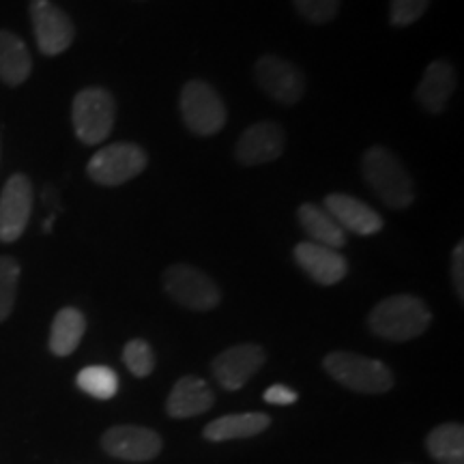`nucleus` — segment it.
I'll use <instances>...</instances> for the list:
<instances>
[{
  "mask_svg": "<svg viewBox=\"0 0 464 464\" xmlns=\"http://www.w3.org/2000/svg\"><path fill=\"white\" fill-rule=\"evenodd\" d=\"M432 314L428 305L413 295H396L382 299L370 312V332L390 342H409L430 327Z\"/></svg>",
  "mask_w": 464,
  "mask_h": 464,
  "instance_id": "obj_1",
  "label": "nucleus"
},
{
  "mask_svg": "<svg viewBox=\"0 0 464 464\" xmlns=\"http://www.w3.org/2000/svg\"><path fill=\"white\" fill-rule=\"evenodd\" d=\"M363 179L374 194L392 208H406L415 200V185L409 172L392 150L372 147L365 150L362 161Z\"/></svg>",
  "mask_w": 464,
  "mask_h": 464,
  "instance_id": "obj_2",
  "label": "nucleus"
},
{
  "mask_svg": "<svg viewBox=\"0 0 464 464\" xmlns=\"http://www.w3.org/2000/svg\"><path fill=\"white\" fill-rule=\"evenodd\" d=\"M324 372L357 393H387L393 387V374L379 359L357 355V353L335 351L323 359Z\"/></svg>",
  "mask_w": 464,
  "mask_h": 464,
  "instance_id": "obj_3",
  "label": "nucleus"
},
{
  "mask_svg": "<svg viewBox=\"0 0 464 464\" xmlns=\"http://www.w3.org/2000/svg\"><path fill=\"white\" fill-rule=\"evenodd\" d=\"M114 97L106 89L92 86L73 97L72 121L80 142L95 147L110 136L114 127Z\"/></svg>",
  "mask_w": 464,
  "mask_h": 464,
  "instance_id": "obj_4",
  "label": "nucleus"
},
{
  "mask_svg": "<svg viewBox=\"0 0 464 464\" xmlns=\"http://www.w3.org/2000/svg\"><path fill=\"white\" fill-rule=\"evenodd\" d=\"M147 153L138 144L116 142L97 150L86 166V172L95 183L106 185V188H119L138 177L147 168Z\"/></svg>",
  "mask_w": 464,
  "mask_h": 464,
  "instance_id": "obj_5",
  "label": "nucleus"
},
{
  "mask_svg": "<svg viewBox=\"0 0 464 464\" xmlns=\"http://www.w3.org/2000/svg\"><path fill=\"white\" fill-rule=\"evenodd\" d=\"M181 114L188 130L196 136H216L228 119L216 89L202 80H191L183 86Z\"/></svg>",
  "mask_w": 464,
  "mask_h": 464,
  "instance_id": "obj_6",
  "label": "nucleus"
},
{
  "mask_svg": "<svg viewBox=\"0 0 464 464\" xmlns=\"http://www.w3.org/2000/svg\"><path fill=\"white\" fill-rule=\"evenodd\" d=\"M164 288L179 305L194 312H208L219 304L218 284L205 271L189 265H172L164 274Z\"/></svg>",
  "mask_w": 464,
  "mask_h": 464,
  "instance_id": "obj_7",
  "label": "nucleus"
},
{
  "mask_svg": "<svg viewBox=\"0 0 464 464\" xmlns=\"http://www.w3.org/2000/svg\"><path fill=\"white\" fill-rule=\"evenodd\" d=\"M254 75H256L260 89L284 106H293V103L301 102L305 92L304 72L295 63L284 61L280 56L258 58Z\"/></svg>",
  "mask_w": 464,
  "mask_h": 464,
  "instance_id": "obj_8",
  "label": "nucleus"
},
{
  "mask_svg": "<svg viewBox=\"0 0 464 464\" xmlns=\"http://www.w3.org/2000/svg\"><path fill=\"white\" fill-rule=\"evenodd\" d=\"M34 39L45 56L63 54L73 44L75 28L72 17L50 0H31Z\"/></svg>",
  "mask_w": 464,
  "mask_h": 464,
  "instance_id": "obj_9",
  "label": "nucleus"
},
{
  "mask_svg": "<svg viewBox=\"0 0 464 464\" xmlns=\"http://www.w3.org/2000/svg\"><path fill=\"white\" fill-rule=\"evenodd\" d=\"M33 211V183L26 174H14L0 194V241L14 243L24 235Z\"/></svg>",
  "mask_w": 464,
  "mask_h": 464,
  "instance_id": "obj_10",
  "label": "nucleus"
},
{
  "mask_svg": "<svg viewBox=\"0 0 464 464\" xmlns=\"http://www.w3.org/2000/svg\"><path fill=\"white\" fill-rule=\"evenodd\" d=\"M108 456L127 462H147L160 456L161 437L144 426H114L102 437Z\"/></svg>",
  "mask_w": 464,
  "mask_h": 464,
  "instance_id": "obj_11",
  "label": "nucleus"
},
{
  "mask_svg": "<svg viewBox=\"0 0 464 464\" xmlns=\"http://www.w3.org/2000/svg\"><path fill=\"white\" fill-rule=\"evenodd\" d=\"M266 362V353L258 344H237L226 348L224 353L213 359V376L224 390H241L254 374L263 368Z\"/></svg>",
  "mask_w": 464,
  "mask_h": 464,
  "instance_id": "obj_12",
  "label": "nucleus"
},
{
  "mask_svg": "<svg viewBox=\"0 0 464 464\" xmlns=\"http://www.w3.org/2000/svg\"><path fill=\"white\" fill-rule=\"evenodd\" d=\"M286 147V133L274 121H263L247 127L235 147V158L241 166H260L276 161Z\"/></svg>",
  "mask_w": 464,
  "mask_h": 464,
  "instance_id": "obj_13",
  "label": "nucleus"
},
{
  "mask_svg": "<svg viewBox=\"0 0 464 464\" xmlns=\"http://www.w3.org/2000/svg\"><path fill=\"white\" fill-rule=\"evenodd\" d=\"M295 260L321 286H334V284L344 280L348 274V263L340 252L318 246L314 241L299 243L295 247Z\"/></svg>",
  "mask_w": 464,
  "mask_h": 464,
  "instance_id": "obj_14",
  "label": "nucleus"
},
{
  "mask_svg": "<svg viewBox=\"0 0 464 464\" xmlns=\"http://www.w3.org/2000/svg\"><path fill=\"white\" fill-rule=\"evenodd\" d=\"M324 211L332 216L342 230L370 237L382 230V218L365 202L346 194H329L324 198Z\"/></svg>",
  "mask_w": 464,
  "mask_h": 464,
  "instance_id": "obj_15",
  "label": "nucleus"
},
{
  "mask_svg": "<svg viewBox=\"0 0 464 464\" xmlns=\"http://www.w3.org/2000/svg\"><path fill=\"white\" fill-rule=\"evenodd\" d=\"M456 91V69L448 61H432L417 84L415 100L430 114H440Z\"/></svg>",
  "mask_w": 464,
  "mask_h": 464,
  "instance_id": "obj_16",
  "label": "nucleus"
},
{
  "mask_svg": "<svg viewBox=\"0 0 464 464\" xmlns=\"http://www.w3.org/2000/svg\"><path fill=\"white\" fill-rule=\"evenodd\" d=\"M216 402L211 387L198 376H181L174 382L170 396L166 400L168 415L174 420H189V417L202 415Z\"/></svg>",
  "mask_w": 464,
  "mask_h": 464,
  "instance_id": "obj_17",
  "label": "nucleus"
},
{
  "mask_svg": "<svg viewBox=\"0 0 464 464\" xmlns=\"http://www.w3.org/2000/svg\"><path fill=\"white\" fill-rule=\"evenodd\" d=\"M269 415L265 413H237V415H224L219 420L207 423L205 439L213 440V443H224V440H237V439H249L256 434L265 432L269 428Z\"/></svg>",
  "mask_w": 464,
  "mask_h": 464,
  "instance_id": "obj_18",
  "label": "nucleus"
},
{
  "mask_svg": "<svg viewBox=\"0 0 464 464\" xmlns=\"http://www.w3.org/2000/svg\"><path fill=\"white\" fill-rule=\"evenodd\" d=\"M33 72V58L26 44L9 31H0V80L7 86H20Z\"/></svg>",
  "mask_w": 464,
  "mask_h": 464,
  "instance_id": "obj_19",
  "label": "nucleus"
},
{
  "mask_svg": "<svg viewBox=\"0 0 464 464\" xmlns=\"http://www.w3.org/2000/svg\"><path fill=\"white\" fill-rule=\"evenodd\" d=\"M297 216L299 224L304 226V230L318 246L332 249L346 246V232L340 228L338 222L323 207L314 205V202H305V205L299 207Z\"/></svg>",
  "mask_w": 464,
  "mask_h": 464,
  "instance_id": "obj_20",
  "label": "nucleus"
},
{
  "mask_svg": "<svg viewBox=\"0 0 464 464\" xmlns=\"http://www.w3.org/2000/svg\"><path fill=\"white\" fill-rule=\"evenodd\" d=\"M86 332V318L75 307H63L54 316L50 329V351L56 357L72 355L80 342L84 338Z\"/></svg>",
  "mask_w": 464,
  "mask_h": 464,
  "instance_id": "obj_21",
  "label": "nucleus"
},
{
  "mask_svg": "<svg viewBox=\"0 0 464 464\" xmlns=\"http://www.w3.org/2000/svg\"><path fill=\"white\" fill-rule=\"evenodd\" d=\"M426 448L439 464H464V428L460 423H440L428 434Z\"/></svg>",
  "mask_w": 464,
  "mask_h": 464,
  "instance_id": "obj_22",
  "label": "nucleus"
},
{
  "mask_svg": "<svg viewBox=\"0 0 464 464\" xmlns=\"http://www.w3.org/2000/svg\"><path fill=\"white\" fill-rule=\"evenodd\" d=\"M75 385L97 400H110L119 392V376L108 365H89L80 370Z\"/></svg>",
  "mask_w": 464,
  "mask_h": 464,
  "instance_id": "obj_23",
  "label": "nucleus"
},
{
  "mask_svg": "<svg viewBox=\"0 0 464 464\" xmlns=\"http://www.w3.org/2000/svg\"><path fill=\"white\" fill-rule=\"evenodd\" d=\"M17 284H20V265L15 258L0 256V323L7 321L14 312Z\"/></svg>",
  "mask_w": 464,
  "mask_h": 464,
  "instance_id": "obj_24",
  "label": "nucleus"
},
{
  "mask_svg": "<svg viewBox=\"0 0 464 464\" xmlns=\"http://www.w3.org/2000/svg\"><path fill=\"white\" fill-rule=\"evenodd\" d=\"M127 370L138 379H144L155 370V353L147 340H130L123 348Z\"/></svg>",
  "mask_w": 464,
  "mask_h": 464,
  "instance_id": "obj_25",
  "label": "nucleus"
},
{
  "mask_svg": "<svg viewBox=\"0 0 464 464\" xmlns=\"http://www.w3.org/2000/svg\"><path fill=\"white\" fill-rule=\"evenodd\" d=\"M295 9L312 24H327L338 15L340 0H295Z\"/></svg>",
  "mask_w": 464,
  "mask_h": 464,
  "instance_id": "obj_26",
  "label": "nucleus"
},
{
  "mask_svg": "<svg viewBox=\"0 0 464 464\" xmlns=\"http://www.w3.org/2000/svg\"><path fill=\"white\" fill-rule=\"evenodd\" d=\"M430 7V0H392L390 20L393 26L402 28L413 24Z\"/></svg>",
  "mask_w": 464,
  "mask_h": 464,
  "instance_id": "obj_27",
  "label": "nucleus"
},
{
  "mask_svg": "<svg viewBox=\"0 0 464 464\" xmlns=\"http://www.w3.org/2000/svg\"><path fill=\"white\" fill-rule=\"evenodd\" d=\"M451 277H454V286L458 297L464 299V243L460 241L451 252Z\"/></svg>",
  "mask_w": 464,
  "mask_h": 464,
  "instance_id": "obj_28",
  "label": "nucleus"
},
{
  "mask_svg": "<svg viewBox=\"0 0 464 464\" xmlns=\"http://www.w3.org/2000/svg\"><path fill=\"white\" fill-rule=\"evenodd\" d=\"M265 402L269 404H277V406H286V404H295L299 400V393L295 390H290L286 385H271L269 390L263 393Z\"/></svg>",
  "mask_w": 464,
  "mask_h": 464,
  "instance_id": "obj_29",
  "label": "nucleus"
}]
</instances>
